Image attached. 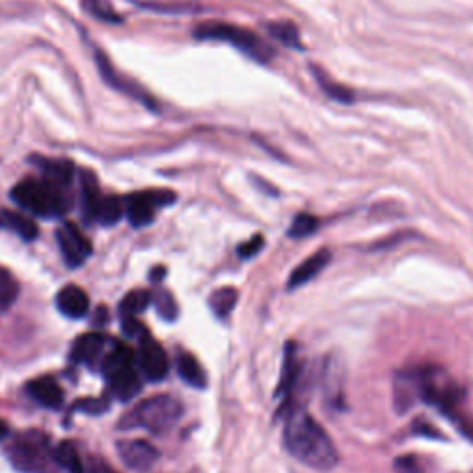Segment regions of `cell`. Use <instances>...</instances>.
I'll use <instances>...</instances> for the list:
<instances>
[{
	"label": "cell",
	"mask_w": 473,
	"mask_h": 473,
	"mask_svg": "<svg viewBox=\"0 0 473 473\" xmlns=\"http://www.w3.org/2000/svg\"><path fill=\"white\" fill-rule=\"evenodd\" d=\"M33 165L40 166L41 178H26L19 182L10 196L24 211L50 219L63 217L73 208L75 165L69 159H49L36 156Z\"/></svg>",
	"instance_id": "obj_1"
},
{
	"label": "cell",
	"mask_w": 473,
	"mask_h": 473,
	"mask_svg": "<svg viewBox=\"0 0 473 473\" xmlns=\"http://www.w3.org/2000/svg\"><path fill=\"white\" fill-rule=\"evenodd\" d=\"M283 442L294 459L313 469L329 471L339 464V451L331 436L303 407H292L289 411Z\"/></svg>",
	"instance_id": "obj_2"
},
{
	"label": "cell",
	"mask_w": 473,
	"mask_h": 473,
	"mask_svg": "<svg viewBox=\"0 0 473 473\" xmlns=\"http://www.w3.org/2000/svg\"><path fill=\"white\" fill-rule=\"evenodd\" d=\"M416 385H418V397L433 407H436L442 415H446L462 433L473 438V422L466 416L464 405V390L459 383L448 374V370L441 366H424L415 370Z\"/></svg>",
	"instance_id": "obj_3"
},
{
	"label": "cell",
	"mask_w": 473,
	"mask_h": 473,
	"mask_svg": "<svg viewBox=\"0 0 473 473\" xmlns=\"http://www.w3.org/2000/svg\"><path fill=\"white\" fill-rule=\"evenodd\" d=\"M192 36L200 41H220L228 43L233 49L243 52L250 59L257 63H270L276 56V50L270 47L266 41H263L257 33H254L248 28L220 22V21H208L201 22L194 28Z\"/></svg>",
	"instance_id": "obj_4"
},
{
	"label": "cell",
	"mask_w": 473,
	"mask_h": 473,
	"mask_svg": "<svg viewBox=\"0 0 473 473\" xmlns=\"http://www.w3.org/2000/svg\"><path fill=\"white\" fill-rule=\"evenodd\" d=\"M183 415V405L173 396H152L120 418L117 429H147L156 434L171 431Z\"/></svg>",
	"instance_id": "obj_5"
},
{
	"label": "cell",
	"mask_w": 473,
	"mask_h": 473,
	"mask_svg": "<svg viewBox=\"0 0 473 473\" xmlns=\"http://www.w3.org/2000/svg\"><path fill=\"white\" fill-rule=\"evenodd\" d=\"M8 459L21 473H56L59 468L50 438L33 429L19 433L13 438L8 448Z\"/></svg>",
	"instance_id": "obj_6"
},
{
	"label": "cell",
	"mask_w": 473,
	"mask_h": 473,
	"mask_svg": "<svg viewBox=\"0 0 473 473\" xmlns=\"http://www.w3.org/2000/svg\"><path fill=\"white\" fill-rule=\"evenodd\" d=\"M174 201H176V192L166 189H150V191L133 192L124 200L126 219L135 228H145L154 222L156 210L171 206Z\"/></svg>",
	"instance_id": "obj_7"
},
{
	"label": "cell",
	"mask_w": 473,
	"mask_h": 473,
	"mask_svg": "<svg viewBox=\"0 0 473 473\" xmlns=\"http://www.w3.org/2000/svg\"><path fill=\"white\" fill-rule=\"evenodd\" d=\"M94 61H96V65H98L100 75H103V78L106 80L108 85H112L113 89H117V91H120V93H124V94H128V96L133 98V100H138V103H141L143 106L150 108L152 112L157 110V103H156V100H154L141 85H138L133 80L122 76V75L115 69V65L108 59V56H106L103 50H100V49H96V47H94Z\"/></svg>",
	"instance_id": "obj_8"
},
{
	"label": "cell",
	"mask_w": 473,
	"mask_h": 473,
	"mask_svg": "<svg viewBox=\"0 0 473 473\" xmlns=\"http://www.w3.org/2000/svg\"><path fill=\"white\" fill-rule=\"evenodd\" d=\"M138 364L143 378H147L152 383L163 381L168 374V357L163 346L154 341L150 335L143 336L139 341V352H138Z\"/></svg>",
	"instance_id": "obj_9"
},
{
	"label": "cell",
	"mask_w": 473,
	"mask_h": 473,
	"mask_svg": "<svg viewBox=\"0 0 473 473\" xmlns=\"http://www.w3.org/2000/svg\"><path fill=\"white\" fill-rule=\"evenodd\" d=\"M56 236H58L59 250L65 257V263L73 268L80 266L93 252L89 239L82 233V229L73 222L63 224L58 229Z\"/></svg>",
	"instance_id": "obj_10"
},
{
	"label": "cell",
	"mask_w": 473,
	"mask_h": 473,
	"mask_svg": "<svg viewBox=\"0 0 473 473\" xmlns=\"http://www.w3.org/2000/svg\"><path fill=\"white\" fill-rule=\"evenodd\" d=\"M117 455L119 459L135 471H145L154 466L159 459L157 450L141 438H124L117 442Z\"/></svg>",
	"instance_id": "obj_11"
},
{
	"label": "cell",
	"mask_w": 473,
	"mask_h": 473,
	"mask_svg": "<svg viewBox=\"0 0 473 473\" xmlns=\"http://www.w3.org/2000/svg\"><path fill=\"white\" fill-rule=\"evenodd\" d=\"M108 383H110L112 396L117 397L119 401L133 399L143 388V379H141L139 370L133 364L113 371L112 376H108Z\"/></svg>",
	"instance_id": "obj_12"
},
{
	"label": "cell",
	"mask_w": 473,
	"mask_h": 473,
	"mask_svg": "<svg viewBox=\"0 0 473 473\" xmlns=\"http://www.w3.org/2000/svg\"><path fill=\"white\" fill-rule=\"evenodd\" d=\"M329 261H331V250H327V248L318 250L317 254H313L311 257H308L299 266H296L292 270L287 289L294 290L298 287H303L306 283H309L329 264Z\"/></svg>",
	"instance_id": "obj_13"
},
{
	"label": "cell",
	"mask_w": 473,
	"mask_h": 473,
	"mask_svg": "<svg viewBox=\"0 0 473 473\" xmlns=\"http://www.w3.org/2000/svg\"><path fill=\"white\" fill-rule=\"evenodd\" d=\"M106 344H108V339L104 335L85 333L80 336V339H76L71 357L75 362H80V364H93V362L100 364V361H103L106 353Z\"/></svg>",
	"instance_id": "obj_14"
},
{
	"label": "cell",
	"mask_w": 473,
	"mask_h": 473,
	"mask_svg": "<svg viewBox=\"0 0 473 473\" xmlns=\"http://www.w3.org/2000/svg\"><path fill=\"white\" fill-rule=\"evenodd\" d=\"M56 306L67 318H84L89 311V296L78 285H65L56 296Z\"/></svg>",
	"instance_id": "obj_15"
},
{
	"label": "cell",
	"mask_w": 473,
	"mask_h": 473,
	"mask_svg": "<svg viewBox=\"0 0 473 473\" xmlns=\"http://www.w3.org/2000/svg\"><path fill=\"white\" fill-rule=\"evenodd\" d=\"M80 196H82V213L85 222H96L100 201H103L104 194L100 191L98 178L89 168L80 171Z\"/></svg>",
	"instance_id": "obj_16"
},
{
	"label": "cell",
	"mask_w": 473,
	"mask_h": 473,
	"mask_svg": "<svg viewBox=\"0 0 473 473\" xmlns=\"http://www.w3.org/2000/svg\"><path fill=\"white\" fill-rule=\"evenodd\" d=\"M420 401L418 397V385L415 370L409 371H397L394 378V405L399 415L411 411L415 403Z\"/></svg>",
	"instance_id": "obj_17"
},
{
	"label": "cell",
	"mask_w": 473,
	"mask_h": 473,
	"mask_svg": "<svg viewBox=\"0 0 473 473\" xmlns=\"http://www.w3.org/2000/svg\"><path fill=\"white\" fill-rule=\"evenodd\" d=\"M28 396L47 409H59L63 405V388L50 376L38 378L26 385Z\"/></svg>",
	"instance_id": "obj_18"
},
{
	"label": "cell",
	"mask_w": 473,
	"mask_h": 473,
	"mask_svg": "<svg viewBox=\"0 0 473 473\" xmlns=\"http://www.w3.org/2000/svg\"><path fill=\"white\" fill-rule=\"evenodd\" d=\"M0 229H10L15 235H19L22 241H33L38 239L40 229L30 217L0 208Z\"/></svg>",
	"instance_id": "obj_19"
},
{
	"label": "cell",
	"mask_w": 473,
	"mask_h": 473,
	"mask_svg": "<svg viewBox=\"0 0 473 473\" xmlns=\"http://www.w3.org/2000/svg\"><path fill=\"white\" fill-rule=\"evenodd\" d=\"M178 374L180 378L191 385L192 388H204L208 385V378H206V371L201 368V364L198 362V359L189 353V352H180L178 359Z\"/></svg>",
	"instance_id": "obj_20"
},
{
	"label": "cell",
	"mask_w": 473,
	"mask_h": 473,
	"mask_svg": "<svg viewBox=\"0 0 473 473\" xmlns=\"http://www.w3.org/2000/svg\"><path fill=\"white\" fill-rule=\"evenodd\" d=\"M326 396L329 405L335 409H343V396H344V376H343V364L339 361H329L326 366Z\"/></svg>",
	"instance_id": "obj_21"
},
{
	"label": "cell",
	"mask_w": 473,
	"mask_h": 473,
	"mask_svg": "<svg viewBox=\"0 0 473 473\" xmlns=\"http://www.w3.org/2000/svg\"><path fill=\"white\" fill-rule=\"evenodd\" d=\"M299 376V361H298V353H296V346L290 343L285 348V357H283V370H281V379L280 385L276 388V396L278 397H287Z\"/></svg>",
	"instance_id": "obj_22"
},
{
	"label": "cell",
	"mask_w": 473,
	"mask_h": 473,
	"mask_svg": "<svg viewBox=\"0 0 473 473\" xmlns=\"http://www.w3.org/2000/svg\"><path fill=\"white\" fill-rule=\"evenodd\" d=\"M311 73H313L315 80L318 82V85L322 87V91H324L329 98L336 100V103L350 104V103H353V100H355V94H353V91H352L350 87H346V85H343V84H339V82H335L324 69H320L318 65H311Z\"/></svg>",
	"instance_id": "obj_23"
},
{
	"label": "cell",
	"mask_w": 473,
	"mask_h": 473,
	"mask_svg": "<svg viewBox=\"0 0 473 473\" xmlns=\"http://www.w3.org/2000/svg\"><path fill=\"white\" fill-rule=\"evenodd\" d=\"M129 364H133L131 350L126 344L113 341V348L106 350V353H104L103 361H100L98 368L108 378V376L113 374V371H117V370H120L124 366H129Z\"/></svg>",
	"instance_id": "obj_24"
},
{
	"label": "cell",
	"mask_w": 473,
	"mask_h": 473,
	"mask_svg": "<svg viewBox=\"0 0 473 473\" xmlns=\"http://www.w3.org/2000/svg\"><path fill=\"white\" fill-rule=\"evenodd\" d=\"M54 457L59 468L67 469L69 473H84V462L80 451L75 442L63 441L54 448Z\"/></svg>",
	"instance_id": "obj_25"
},
{
	"label": "cell",
	"mask_w": 473,
	"mask_h": 473,
	"mask_svg": "<svg viewBox=\"0 0 473 473\" xmlns=\"http://www.w3.org/2000/svg\"><path fill=\"white\" fill-rule=\"evenodd\" d=\"M266 30L270 36H272L276 41H280L285 47L290 49H298L301 50V38H299V31L296 28V24H292L290 21H276V22H268Z\"/></svg>",
	"instance_id": "obj_26"
},
{
	"label": "cell",
	"mask_w": 473,
	"mask_h": 473,
	"mask_svg": "<svg viewBox=\"0 0 473 473\" xmlns=\"http://www.w3.org/2000/svg\"><path fill=\"white\" fill-rule=\"evenodd\" d=\"M124 213H126L124 201L115 194H108L103 198V201H100L96 222L103 226H115L124 217Z\"/></svg>",
	"instance_id": "obj_27"
},
{
	"label": "cell",
	"mask_w": 473,
	"mask_h": 473,
	"mask_svg": "<svg viewBox=\"0 0 473 473\" xmlns=\"http://www.w3.org/2000/svg\"><path fill=\"white\" fill-rule=\"evenodd\" d=\"M236 299H239V292L233 287H222L210 296V308L219 318H226L235 309Z\"/></svg>",
	"instance_id": "obj_28"
},
{
	"label": "cell",
	"mask_w": 473,
	"mask_h": 473,
	"mask_svg": "<svg viewBox=\"0 0 473 473\" xmlns=\"http://www.w3.org/2000/svg\"><path fill=\"white\" fill-rule=\"evenodd\" d=\"M150 303H152V294L148 290H143V289L131 290L129 294L122 298L120 306H119V313L120 317H138L143 311H147Z\"/></svg>",
	"instance_id": "obj_29"
},
{
	"label": "cell",
	"mask_w": 473,
	"mask_h": 473,
	"mask_svg": "<svg viewBox=\"0 0 473 473\" xmlns=\"http://www.w3.org/2000/svg\"><path fill=\"white\" fill-rule=\"evenodd\" d=\"M19 298V283L10 270L0 266V311L10 309Z\"/></svg>",
	"instance_id": "obj_30"
},
{
	"label": "cell",
	"mask_w": 473,
	"mask_h": 473,
	"mask_svg": "<svg viewBox=\"0 0 473 473\" xmlns=\"http://www.w3.org/2000/svg\"><path fill=\"white\" fill-rule=\"evenodd\" d=\"M154 299V306H156V311L159 313V317L163 320H168V322H173L178 318V303L174 299V296L168 292V290H156V294L152 296Z\"/></svg>",
	"instance_id": "obj_31"
},
{
	"label": "cell",
	"mask_w": 473,
	"mask_h": 473,
	"mask_svg": "<svg viewBox=\"0 0 473 473\" xmlns=\"http://www.w3.org/2000/svg\"><path fill=\"white\" fill-rule=\"evenodd\" d=\"M320 226V220L309 213H299L294 217L290 228H289V236L292 239H306V236L313 235Z\"/></svg>",
	"instance_id": "obj_32"
},
{
	"label": "cell",
	"mask_w": 473,
	"mask_h": 473,
	"mask_svg": "<svg viewBox=\"0 0 473 473\" xmlns=\"http://www.w3.org/2000/svg\"><path fill=\"white\" fill-rule=\"evenodd\" d=\"M110 407L108 399L104 397H84L75 403V411L85 413V415H103Z\"/></svg>",
	"instance_id": "obj_33"
},
{
	"label": "cell",
	"mask_w": 473,
	"mask_h": 473,
	"mask_svg": "<svg viewBox=\"0 0 473 473\" xmlns=\"http://www.w3.org/2000/svg\"><path fill=\"white\" fill-rule=\"evenodd\" d=\"M85 10L91 12V15L100 21L120 22V17H117V13L108 4H104L103 0H85Z\"/></svg>",
	"instance_id": "obj_34"
},
{
	"label": "cell",
	"mask_w": 473,
	"mask_h": 473,
	"mask_svg": "<svg viewBox=\"0 0 473 473\" xmlns=\"http://www.w3.org/2000/svg\"><path fill=\"white\" fill-rule=\"evenodd\" d=\"M120 326H122V331L124 335L128 336H133V339H143V336H147V329L143 327V324L135 318V317H122L120 318Z\"/></svg>",
	"instance_id": "obj_35"
},
{
	"label": "cell",
	"mask_w": 473,
	"mask_h": 473,
	"mask_svg": "<svg viewBox=\"0 0 473 473\" xmlns=\"http://www.w3.org/2000/svg\"><path fill=\"white\" fill-rule=\"evenodd\" d=\"M263 245H264L263 236H261V235H255V236H252L250 241L243 243V245L239 246V250H236V254H239L241 259H252L254 255H257V254L263 250Z\"/></svg>",
	"instance_id": "obj_36"
},
{
	"label": "cell",
	"mask_w": 473,
	"mask_h": 473,
	"mask_svg": "<svg viewBox=\"0 0 473 473\" xmlns=\"http://www.w3.org/2000/svg\"><path fill=\"white\" fill-rule=\"evenodd\" d=\"M396 471L397 473H424L418 459L415 457H401L396 460Z\"/></svg>",
	"instance_id": "obj_37"
},
{
	"label": "cell",
	"mask_w": 473,
	"mask_h": 473,
	"mask_svg": "<svg viewBox=\"0 0 473 473\" xmlns=\"http://www.w3.org/2000/svg\"><path fill=\"white\" fill-rule=\"evenodd\" d=\"M108 322V309L106 308H98L94 313V324L96 326H104Z\"/></svg>",
	"instance_id": "obj_38"
},
{
	"label": "cell",
	"mask_w": 473,
	"mask_h": 473,
	"mask_svg": "<svg viewBox=\"0 0 473 473\" xmlns=\"http://www.w3.org/2000/svg\"><path fill=\"white\" fill-rule=\"evenodd\" d=\"M152 281H159V280H163L165 278V268L163 266H157V268H154L152 270Z\"/></svg>",
	"instance_id": "obj_39"
},
{
	"label": "cell",
	"mask_w": 473,
	"mask_h": 473,
	"mask_svg": "<svg viewBox=\"0 0 473 473\" xmlns=\"http://www.w3.org/2000/svg\"><path fill=\"white\" fill-rule=\"evenodd\" d=\"M8 433H10V429H8L6 422L0 420V441H4V438L8 436Z\"/></svg>",
	"instance_id": "obj_40"
},
{
	"label": "cell",
	"mask_w": 473,
	"mask_h": 473,
	"mask_svg": "<svg viewBox=\"0 0 473 473\" xmlns=\"http://www.w3.org/2000/svg\"><path fill=\"white\" fill-rule=\"evenodd\" d=\"M108 473H115V471H108Z\"/></svg>",
	"instance_id": "obj_41"
}]
</instances>
